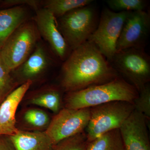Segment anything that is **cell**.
I'll return each mask as SVG.
<instances>
[{"mask_svg": "<svg viewBox=\"0 0 150 150\" xmlns=\"http://www.w3.org/2000/svg\"><path fill=\"white\" fill-rule=\"evenodd\" d=\"M1 5L7 8L14 7L26 6L33 9L35 11L40 8L42 6L43 1L37 0H5L1 1Z\"/></svg>", "mask_w": 150, "mask_h": 150, "instance_id": "obj_24", "label": "cell"}, {"mask_svg": "<svg viewBox=\"0 0 150 150\" xmlns=\"http://www.w3.org/2000/svg\"><path fill=\"white\" fill-rule=\"evenodd\" d=\"M92 0H46L43 1V8L49 11L57 19L79 8L91 4Z\"/></svg>", "mask_w": 150, "mask_h": 150, "instance_id": "obj_17", "label": "cell"}, {"mask_svg": "<svg viewBox=\"0 0 150 150\" xmlns=\"http://www.w3.org/2000/svg\"><path fill=\"white\" fill-rule=\"evenodd\" d=\"M134 110L133 103L122 101H112L90 108L89 121L85 130L88 142L120 129Z\"/></svg>", "mask_w": 150, "mask_h": 150, "instance_id": "obj_5", "label": "cell"}, {"mask_svg": "<svg viewBox=\"0 0 150 150\" xmlns=\"http://www.w3.org/2000/svg\"><path fill=\"white\" fill-rule=\"evenodd\" d=\"M41 40L35 22L30 19L18 26L0 49V55L11 72L25 61Z\"/></svg>", "mask_w": 150, "mask_h": 150, "instance_id": "obj_4", "label": "cell"}, {"mask_svg": "<svg viewBox=\"0 0 150 150\" xmlns=\"http://www.w3.org/2000/svg\"><path fill=\"white\" fill-rule=\"evenodd\" d=\"M134 109L142 113L148 123L150 120V86L146 85L139 92V95L134 100Z\"/></svg>", "mask_w": 150, "mask_h": 150, "instance_id": "obj_22", "label": "cell"}, {"mask_svg": "<svg viewBox=\"0 0 150 150\" xmlns=\"http://www.w3.org/2000/svg\"><path fill=\"white\" fill-rule=\"evenodd\" d=\"M147 121L134 109L120 130L124 150H150Z\"/></svg>", "mask_w": 150, "mask_h": 150, "instance_id": "obj_11", "label": "cell"}, {"mask_svg": "<svg viewBox=\"0 0 150 150\" xmlns=\"http://www.w3.org/2000/svg\"><path fill=\"white\" fill-rule=\"evenodd\" d=\"M1 1H0V3H1Z\"/></svg>", "mask_w": 150, "mask_h": 150, "instance_id": "obj_26", "label": "cell"}, {"mask_svg": "<svg viewBox=\"0 0 150 150\" xmlns=\"http://www.w3.org/2000/svg\"><path fill=\"white\" fill-rule=\"evenodd\" d=\"M53 59L41 40L31 55L23 63L11 72L16 73L24 80L23 83L38 77L50 68Z\"/></svg>", "mask_w": 150, "mask_h": 150, "instance_id": "obj_13", "label": "cell"}, {"mask_svg": "<svg viewBox=\"0 0 150 150\" xmlns=\"http://www.w3.org/2000/svg\"><path fill=\"white\" fill-rule=\"evenodd\" d=\"M8 137L15 150H52L54 146L45 132L19 130Z\"/></svg>", "mask_w": 150, "mask_h": 150, "instance_id": "obj_14", "label": "cell"}, {"mask_svg": "<svg viewBox=\"0 0 150 150\" xmlns=\"http://www.w3.org/2000/svg\"><path fill=\"white\" fill-rule=\"evenodd\" d=\"M90 116V108H65L57 113L45 131L54 145L85 131Z\"/></svg>", "mask_w": 150, "mask_h": 150, "instance_id": "obj_8", "label": "cell"}, {"mask_svg": "<svg viewBox=\"0 0 150 150\" xmlns=\"http://www.w3.org/2000/svg\"><path fill=\"white\" fill-rule=\"evenodd\" d=\"M24 118L27 123L35 127H43L50 123L48 115L43 110L38 109L27 110L25 113Z\"/></svg>", "mask_w": 150, "mask_h": 150, "instance_id": "obj_23", "label": "cell"}, {"mask_svg": "<svg viewBox=\"0 0 150 150\" xmlns=\"http://www.w3.org/2000/svg\"><path fill=\"white\" fill-rule=\"evenodd\" d=\"M62 69L61 85L68 92L105 83L120 76L88 40L71 51Z\"/></svg>", "mask_w": 150, "mask_h": 150, "instance_id": "obj_1", "label": "cell"}, {"mask_svg": "<svg viewBox=\"0 0 150 150\" xmlns=\"http://www.w3.org/2000/svg\"><path fill=\"white\" fill-rule=\"evenodd\" d=\"M32 19L40 37L47 42L58 58L65 61L71 51L58 29L56 19L53 14L46 9L40 8L35 11V15Z\"/></svg>", "mask_w": 150, "mask_h": 150, "instance_id": "obj_10", "label": "cell"}, {"mask_svg": "<svg viewBox=\"0 0 150 150\" xmlns=\"http://www.w3.org/2000/svg\"><path fill=\"white\" fill-rule=\"evenodd\" d=\"M61 95L58 90L51 89L38 95L32 98L33 104L48 108L55 113L60 111Z\"/></svg>", "mask_w": 150, "mask_h": 150, "instance_id": "obj_18", "label": "cell"}, {"mask_svg": "<svg viewBox=\"0 0 150 150\" xmlns=\"http://www.w3.org/2000/svg\"><path fill=\"white\" fill-rule=\"evenodd\" d=\"M0 150H15L9 138L0 136Z\"/></svg>", "mask_w": 150, "mask_h": 150, "instance_id": "obj_25", "label": "cell"}, {"mask_svg": "<svg viewBox=\"0 0 150 150\" xmlns=\"http://www.w3.org/2000/svg\"><path fill=\"white\" fill-rule=\"evenodd\" d=\"M150 29L149 14L144 11L130 12L117 41V52L131 48L144 49Z\"/></svg>", "mask_w": 150, "mask_h": 150, "instance_id": "obj_9", "label": "cell"}, {"mask_svg": "<svg viewBox=\"0 0 150 150\" xmlns=\"http://www.w3.org/2000/svg\"><path fill=\"white\" fill-rule=\"evenodd\" d=\"M26 6L0 10V49L13 32L29 18Z\"/></svg>", "mask_w": 150, "mask_h": 150, "instance_id": "obj_15", "label": "cell"}, {"mask_svg": "<svg viewBox=\"0 0 150 150\" xmlns=\"http://www.w3.org/2000/svg\"><path fill=\"white\" fill-rule=\"evenodd\" d=\"M86 150H124L120 130L110 131L88 142Z\"/></svg>", "mask_w": 150, "mask_h": 150, "instance_id": "obj_16", "label": "cell"}, {"mask_svg": "<svg viewBox=\"0 0 150 150\" xmlns=\"http://www.w3.org/2000/svg\"><path fill=\"white\" fill-rule=\"evenodd\" d=\"M27 81L9 94L0 105V136H12L19 130L16 127V113L19 104L32 84Z\"/></svg>", "mask_w": 150, "mask_h": 150, "instance_id": "obj_12", "label": "cell"}, {"mask_svg": "<svg viewBox=\"0 0 150 150\" xmlns=\"http://www.w3.org/2000/svg\"><path fill=\"white\" fill-rule=\"evenodd\" d=\"M110 10L117 12H134L144 11L147 2L144 0H108Z\"/></svg>", "mask_w": 150, "mask_h": 150, "instance_id": "obj_21", "label": "cell"}, {"mask_svg": "<svg viewBox=\"0 0 150 150\" xmlns=\"http://www.w3.org/2000/svg\"><path fill=\"white\" fill-rule=\"evenodd\" d=\"M110 64L138 92L150 81V58L144 49L131 48L116 52Z\"/></svg>", "mask_w": 150, "mask_h": 150, "instance_id": "obj_6", "label": "cell"}, {"mask_svg": "<svg viewBox=\"0 0 150 150\" xmlns=\"http://www.w3.org/2000/svg\"><path fill=\"white\" fill-rule=\"evenodd\" d=\"M16 83L0 55V104L13 90Z\"/></svg>", "mask_w": 150, "mask_h": 150, "instance_id": "obj_19", "label": "cell"}, {"mask_svg": "<svg viewBox=\"0 0 150 150\" xmlns=\"http://www.w3.org/2000/svg\"><path fill=\"white\" fill-rule=\"evenodd\" d=\"M129 12L104 9L96 29L89 38L109 62L117 52V41Z\"/></svg>", "mask_w": 150, "mask_h": 150, "instance_id": "obj_7", "label": "cell"}, {"mask_svg": "<svg viewBox=\"0 0 150 150\" xmlns=\"http://www.w3.org/2000/svg\"><path fill=\"white\" fill-rule=\"evenodd\" d=\"M88 142L85 131L62 140L52 150H86Z\"/></svg>", "mask_w": 150, "mask_h": 150, "instance_id": "obj_20", "label": "cell"}, {"mask_svg": "<svg viewBox=\"0 0 150 150\" xmlns=\"http://www.w3.org/2000/svg\"><path fill=\"white\" fill-rule=\"evenodd\" d=\"M138 95L137 89L119 76L105 83L68 92L65 99L66 108L74 109L91 108L115 101L133 103Z\"/></svg>", "mask_w": 150, "mask_h": 150, "instance_id": "obj_2", "label": "cell"}, {"mask_svg": "<svg viewBox=\"0 0 150 150\" xmlns=\"http://www.w3.org/2000/svg\"><path fill=\"white\" fill-rule=\"evenodd\" d=\"M56 23L72 51L88 40L97 26V15L90 4L70 11L56 19Z\"/></svg>", "mask_w": 150, "mask_h": 150, "instance_id": "obj_3", "label": "cell"}]
</instances>
